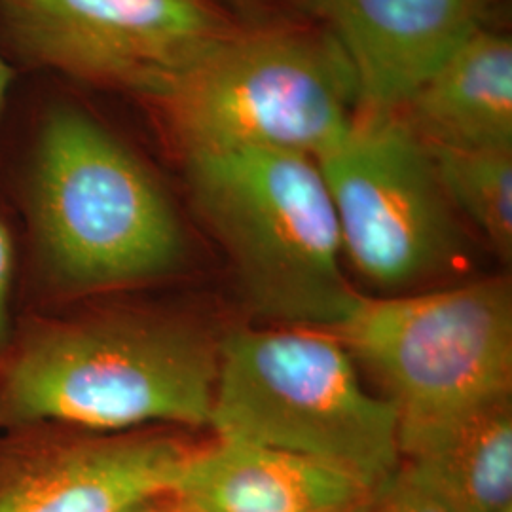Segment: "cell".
Returning a JSON list of instances; mask_svg holds the SVG:
<instances>
[{
    "label": "cell",
    "instance_id": "16",
    "mask_svg": "<svg viewBox=\"0 0 512 512\" xmlns=\"http://www.w3.org/2000/svg\"><path fill=\"white\" fill-rule=\"evenodd\" d=\"M359 512H448L433 494L410 475L401 463L399 471L372 490Z\"/></svg>",
    "mask_w": 512,
    "mask_h": 512
},
{
    "label": "cell",
    "instance_id": "14",
    "mask_svg": "<svg viewBox=\"0 0 512 512\" xmlns=\"http://www.w3.org/2000/svg\"><path fill=\"white\" fill-rule=\"evenodd\" d=\"M456 211L478 228L495 255L512 258V148L425 145Z\"/></svg>",
    "mask_w": 512,
    "mask_h": 512
},
{
    "label": "cell",
    "instance_id": "8",
    "mask_svg": "<svg viewBox=\"0 0 512 512\" xmlns=\"http://www.w3.org/2000/svg\"><path fill=\"white\" fill-rule=\"evenodd\" d=\"M29 59L160 99L234 27L213 0H6Z\"/></svg>",
    "mask_w": 512,
    "mask_h": 512
},
{
    "label": "cell",
    "instance_id": "1",
    "mask_svg": "<svg viewBox=\"0 0 512 512\" xmlns=\"http://www.w3.org/2000/svg\"><path fill=\"white\" fill-rule=\"evenodd\" d=\"M139 291L19 313L0 368V429L209 427L219 344L190 313Z\"/></svg>",
    "mask_w": 512,
    "mask_h": 512
},
{
    "label": "cell",
    "instance_id": "17",
    "mask_svg": "<svg viewBox=\"0 0 512 512\" xmlns=\"http://www.w3.org/2000/svg\"><path fill=\"white\" fill-rule=\"evenodd\" d=\"M122 512H184L177 501L169 495V492L164 494L150 495L147 499L135 503L128 507L126 511Z\"/></svg>",
    "mask_w": 512,
    "mask_h": 512
},
{
    "label": "cell",
    "instance_id": "12",
    "mask_svg": "<svg viewBox=\"0 0 512 512\" xmlns=\"http://www.w3.org/2000/svg\"><path fill=\"white\" fill-rule=\"evenodd\" d=\"M397 114L429 147L512 148L511 37L475 33Z\"/></svg>",
    "mask_w": 512,
    "mask_h": 512
},
{
    "label": "cell",
    "instance_id": "5",
    "mask_svg": "<svg viewBox=\"0 0 512 512\" xmlns=\"http://www.w3.org/2000/svg\"><path fill=\"white\" fill-rule=\"evenodd\" d=\"M332 334L384 384L403 461L511 399L512 293L505 279L359 294Z\"/></svg>",
    "mask_w": 512,
    "mask_h": 512
},
{
    "label": "cell",
    "instance_id": "11",
    "mask_svg": "<svg viewBox=\"0 0 512 512\" xmlns=\"http://www.w3.org/2000/svg\"><path fill=\"white\" fill-rule=\"evenodd\" d=\"M370 494L315 459L219 437L190 446L169 488L184 512H359Z\"/></svg>",
    "mask_w": 512,
    "mask_h": 512
},
{
    "label": "cell",
    "instance_id": "7",
    "mask_svg": "<svg viewBox=\"0 0 512 512\" xmlns=\"http://www.w3.org/2000/svg\"><path fill=\"white\" fill-rule=\"evenodd\" d=\"M317 164L344 256L366 283L408 293L458 260L456 209L429 150L397 112H357L348 135Z\"/></svg>",
    "mask_w": 512,
    "mask_h": 512
},
{
    "label": "cell",
    "instance_id": "9",
    "mask_svg": "<svg viewBox=\"0 0 512 512\" xmlns=\"http://www.w3.org/2000/svg\"><path fill=\"white\" fill-rule=\"evenodd\" d=\"M190 446L173 427L40 420L0 429V512L126 511L169 492Z\"/></svg>",
    "mask_w": 512,
    "mask_h": 512
},
{
    "label": "cell",
    "instance_id": "3",
    "mask_svg": "<svg viewBox=\"0 0 512 512\" xmlns=\"http://www.w3.org/2000/svg\"><path fill=\"white\" fill-rule=\"evenodd\" d=\"M192 203L232 260L249 304L283 327L334 330L359 294L317 160L270 148L184 152Z\"/></svg>",
    "mask_w": 512,
    "mask_h": 512
},
{
    "label": "cell",
    "instance_id": "6",
    "mask_svg": "<svg viewBox=\"0 0 512 512\" xmlns=\"http://www.w3.org/2000/svg\"><path fill=\"white\" fill-rule=\"evenodd\" d=\"M184 152L270 148L319 160L355 122L359 95L332 38L262 31L226 38L158 99Z\"/></svg>",
    "mask_w": 512,
    "mask_h": 512
},
{
    "label": "cell",
    "instance_id": "10",
    "mask_svg": "<svg viewBox=\"0 0 512 512\" xmlns=\"http://www.w3.org/2000/svg\"><path fill=\"white\" fill-rule=\"evenodd\" d=\"M355 78L359 112H401L440 65L490 27L492 0H310Z\"/></svg>",
    "mask_w": 512,
    "mask_h": 512
},
{
    "label": "cell",
    "instance_id": "4",
    "mask_svg": "<svg viewBox=\"0 0 512 512\" xmlns=\"http://www.w3.org/2000/svg\"><path fill=\"white\" fill-rule=\"evenodd\" d=\"M209 427L315 459L378 488L403 463L393 404L368 393L346 344L329 330L266 327L219 344Z\"/></svg>",
    "mask_w": 512,
    "mask_h": 512
},
{
    "label": "cell",
    "instance_id": "2",
    "mask_svg": "<svg viewBox=\"0 0 512 512\" xmlns=\"http://www.w3.org/2000/svg\"><path fill=\"white\" fill-rule=\"evenodd\" d=\"M19 313L156 289L186 262L183 220L154 169L76 109L48 112L19 188Z\"/></svg>",
    "mask_w": 512,
    "mask_h": 512
},
{
    "label": "cell",
    "instance_id": "19",
    "mask_svg": "<svg viewBox=\"0 0 512 512\" xmlns=\"http://www.w3.org/2000/svg\"><path fill=\"white\" fill-rule=\"evenodd\" d=\"M503 512H512V507H511V509H507V511H503Z\"/></svg>",
    "mask_w": 512,
    "mask_h": 512
},
{
    "label": "cell",
    "instance_id": "18",
    "mask_svg": "<svg viewBox=\"0 0 512 512\" xmlns=\"http://www.w3.org/2000/svg\"><path fill=\"white\" fill-rule=\"evenodd\" d=\"M10 80H12V71L4 63V59L0 57V112H2V105H4V97H6V92H8Z\"/></svg>",
    "mask_w": 512,
    "mask_h": 512
},
{
    "label": "cell",
    "instance_id": "15",
    "mask_svg": "<svg viewBox=\"0 0 512 512\" xmlns=\"http://www.w3.org/2000/svg\"><path fill=\"white\" fill-rule=\"evenodd\" d=\"M19 234L0 211V368L10 351L19 319Z\"/></svg>",
    "mask_w": 512,
    "mask_h": 512
},
{
    "label": "cell",
    "instance_id": "13",
    "mask_svg": "<svg viewBox=\"0 0 512 512\" xmlns=\"http://www.w3.org/2000/svg\"><path fill=\"white\" fill-rule=\"evenodd\" d=\"M403 467L448 512L512 507V399L463 423Z\"/></svg>",
    "mask_w": 512,
    "mask_h": 512
}]
</instances>
